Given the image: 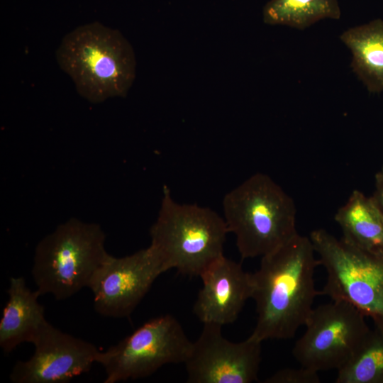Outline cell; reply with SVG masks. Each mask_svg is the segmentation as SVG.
Listing matches in <instances>:
<instances>
[{
    "label": "cell",
    "mask_w": 383,
    "mask_h": 383,
    "mask_svg": "<svg viewBox=\"0 0 383 383\" xmlns=\"http://www.w3.org/2000/svg\"><path fill=\"white\" fill-rule=\"evenodd\" d=\"M309 237L297 233L262 256L252 273L257 321L251 338L260 342L293 338L304 326L315 298L314 273L321 265Z\"/></svg>",
    "instance_id": "cell-1"
},
{
    "label": "cell",
    "mask_w": 383,
    "mask_h": 383,
    "mask_svg": "<svg viewBox=\"0 0 383 383\" xmlns=\"http://www.w3.org/2000/svg\"><path fill=\"white\" fill-rule=\"evenodd\" d=\"M56 60L77 92L92 103L125 96L135 76L131 44L118 30L97 23L68 33L56 51Z\"/></svg>",
    "instance_id": "cell-2"
},
{
    "label": "cell",
    "mask_w": 383,
    "mask_h": 383,
    "mask_svg": "<svg viewBox=\"0 0 383 383\" xmlns=\"http://www.w3.org/2000/svg\"><path fill=\"white\" fill-rule=\"evenodd\" d=\"M223 211L243 259L262 257L298 233L293 199L265 174H254L228 192Z\"/></svg>",
    "instance_id": "cell-3"
},
{
    "label": "cell",
    "mask_w": 383,
    "mask_h": 383,
    "mask_svg": "<svg viewBox=\"0 0 383 383\" xmlns=\"http://www.w3.org/2000/svg\"><path fill=\"white\" fill-rule=\"evenodd\" d=\"M228 231L223 217L208 207L179 204L164 187L158 216L150 230L149 245L164 272L200 276L223 256Z\"/></svg>",
    "instance_id": "cell-4"
},
{
    "label": "cell",
    "mask_w": 383,
    "mask_h": 383,
    "mask_svg": "<svg viewBox=\"0 0 383 383\" xmlns=\"http://www.w3.org/2000/svg\"><path fill=\"white\" fill-rule=\"evenodd\" d=\"M105 233L96 223L71 218L37 245L31 274L41 295L67 299L89 287L109 254Z\"/></svg>",
    "instance_id": "cell-5"
},
{
    "label": "cell",
    "mask_w": 383,
    "mask_h": 383,
    "mask_svg": "<svg viewBox=\"0 0 383 383\" xmlns=\"http://www.w3.org/2000/svg\"><path fill=\"white\" fill-rule=\"evenodd\" d=\"M309 238L326 272L321 295L351 305L383 331V250L350 245L323 228Z\"/></svg>",
    "instance_id": "cell-6"
},
{
    "label": "cell",
    "mask_w": 383,
    "mask_h": 383,
    "mask_svg": "<svg viewBox=\"0 0 383 383\" xmlns=\"http://www.w3.org/2000/svg\"><path fill=\"white\" fill-rule=\"evenodd\" d=\"M192 342L178 320L162 315L144 323L131 334L104 352L96 362L106 372L105 383L151 375L165 365L184 363Z\"/></svg>",
    "instance_id": "cell-7"
},
{
    "label": "cell",
    "mask_w": 383,
    "mask_h": 383,
    "mask_svg": "<svg viewBox=\"0 0 383 383\" xmlns=\"http://www.w3.org/2000/svg\"><path fill=\"white\" fill-rule=\"evenodd\" d=\"M304 326L292 354L301 366L318 372L340 369L371 331L357 309L335 300L313 308Z\"/></svg>",
    "instance_id": "cell-8"
},
{
    "label": "cell",
    "mask_w": 383,
    "mask_h": 383,
    "mask_svg": "<svg viewBox=\"0 0 383 383\" xmlns=\"http://www.w3.org/2000/svg\"><path fill=\"white\" fill-rule=\"evenodd\" d=\"M221 326L204 323L184 363L189 383H251L257 381L262 342L249 336L240 342L223 337Z\"/></svg>",
    "instance_id": "cell-9"
},
{
    "label": "cell",
    "mask_w": 383,
    "mask_h": 383,
    "mask_svg": "<svg viewBox=\"0 0 383 383\" xmlns=\"http://www.w3.org/2000/svg\"><path fill=\"white\" fill-rule=\"evenodd\" d=\"M164 272L150 246L122 257L109 255L89 287L95 311L106 317L129 316Z\"/></svg>",
    "instance_id": "cell-10"
},
{
    "label": "cell",
    "mask_w": 383,
    "mask_h": 383,
    "mask_svg": "<svg viewBox=\"0 0 383 383\" xmlns=\"http://www.w3.org/2000/svg\"><path fill=\"white\" fill-rule=\"evenodd\" d=\"M35 350L17 362L10 374L14 383H66L89 371L99 350L93 344L48 323L33 341Z\"/></svg>",
    "instance_id": "cell-11"
},
{
    "label": "cell",
    "mask_w": 383,
    "mask_h": 383,
    "mask_svg": "<svg viewBox=\"0 0 383 383\" xmlns=\"http://www.w3.org/2000/svg\"><path fill=\"white\" fill-rule=\"evenodd\" d=\"M199 277L202 287L194 304V314L203 324L223 326L235 322L247 300L252 298V274L223 255Z\"/></svg>",
    "instance_id": "cell-12"
},
{
    "label": "cell",
    "mask_w": 383,
    "mask_h": 383,
    "mask_svg": "<svg viewBox=\"0 0 383 383\" xmlns=\"http://www.w3.org/2000/svg\"><path fill=\"white\" fill-rule=\"evenodd\" d=\"M6 292L9 298L0 321V347L9 353L21 343H33L48 322L38 302L41 294L29 289L23 277H11Z\"/></svg>",
    "instance_id": "cell-13"
},
{
    "label": "cell",
    "mask_w": 383,
    "mask_h": 383,
    "mask_svg": "<svg viewBox=\"0 0 383 383\" xmlns=\"http://www.w3.org/2000/svg\"><path fill=\"white\" fill-rule=\"evenodd\" d=\"M352 53L350 67L370 93L383 91V20L348 28L340 35Z\"/></svg>",
    "instance_id": "cell-14"
},
{
    "label": "cell",
    "mask_w": 383,
    "mask_h": 383,
    "mask_svg": "<svg viewBox=\"0 0 383 383\" xmlns=\"http://www.w3.org/2000/svg\"><path fill=\"white\" fill-rule=\"evenodd\" d=\"M342 239L370 250H383V215L371 196L354 190L335 215Z\"/></svg>",
    "instance_id": "cell-15"
},
{
    "label": "cell",
    "mask_w": 383,
    "mask_h": 383,
    "mask_svg": "<svg viewBox=\"0 0 383 383\" xmlns=\"http://www.w3.org/2000/svg\"><path fill=\"white\" fill-rule=\"evenodd\" d=\"M341 11L338 0H270L264 6L263 21L304 30L316 22L338 20Z\"/></svg>",
    "instance_id": "cell-16"
},
{
    "label": "cell",
    "mask_w": 383,
    "mask_h": 383,
    "mask_svg": "<svg viewBox=\"0 0 383 383\" xmlns=\"http://www.w3.org/2000/svg\"><path fill=\"white\" fill-rule=\"evenodd\" d=\"M336 383H383V331L374 328L338 370Z\"/></svg>",
    "instance_id": "cell-17"
},
{
    "label": "cell",
    "mask_w": 383,
    "mask_h": 383,
    "mask_svg": "<svg viewBox=\"0 0 383 383\" xmlns=\"http://www.w3.org/2000/svg\"><path fill=\"white\" fill-rule=\"evenodd\" d=\"M318 372L301 366L300 368H284L265 379L264 383H319Z\"/></svg>",
    "instance_id": "cell-18"
},
{
    "label": "cell",
    "mask_w": 383,
    "mask_h": 383,
    "mask_svg": "<svg viewBox=\"0 0 383 383\" xmlns=\"http://www.w3.org/2000/svg\"><path fill=\"white\" fill-rule=\"evenodd\" d=\"M371 198L383 215V167L374 176V191Z\"/></svg>",
    "instance_id": "cell-19"
}]
</instances>
